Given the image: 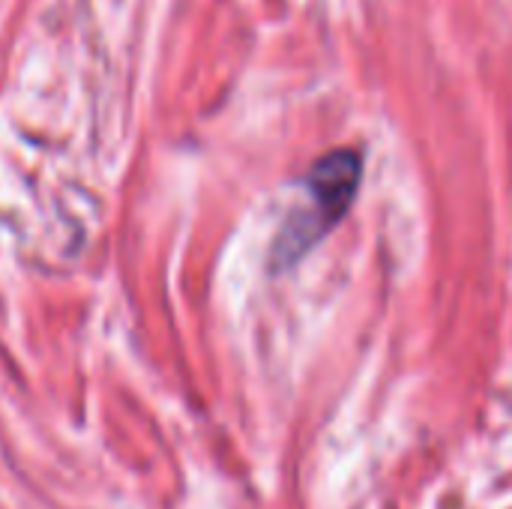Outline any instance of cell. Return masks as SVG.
I'll return each instance as SVG.
<instances>
[{
  "label": "cell",
  "instance_id": "1",
  "mask_svg": "<svg viewBox=\"0 0 512 509\" xmlns=\"http://www.w3.org/2000/svg\"><path fill=\"white\" fill-rule=\"evenodd\" d=\"M363 180V153L351 147H339L324 153L309 177V210L300 213V219L288 222L282 234L276 237V267H288L300 261L321 237H327L351 210L357 189Z\"/></svg>",
  "mask_w": 512,
  "mask_h": 509
}]
</instances>
